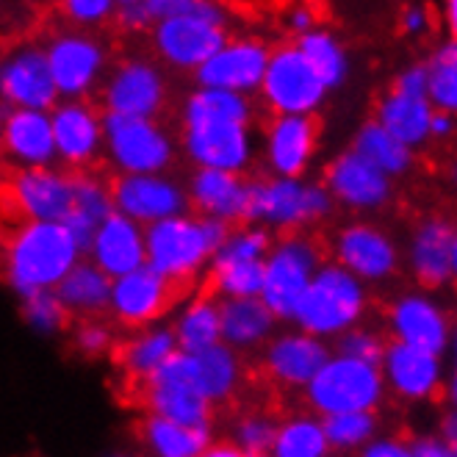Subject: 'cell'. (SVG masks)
I'll return each instance as SVG.
<instances>
[{"label": "cell", "instance_id": "cell-1", "mask_svg": "<svg viewBox=\"0 0 457 457\" xmlns=\"http://www.w3.org/2000/svg\"><path fill=\"white\" fill-rule=\"evenodd\" d=\"M233 225L217 217H195L189 211L172 213L145 228V263L183 286L208 272L211 255L222 247Z\"/></svg>", "mask_w": 457, "mask_h": 457}, {"label": "cell", "instance_id": "cell-2", "mask_svg": "<svg viewBox=\"0 0 457 457\" xmlns=\"http://www.w3.org/2000/svg\"><path fill=\"white\" fill-rule=\"evenodd\" d=\"M84 258L64 222L25 220L12 230L4 250V278L17 297L56 288L59 280Z\"/></svg>", "mask_w": 457, "mask_h": 457}, {"label": "cell", "instance_id": "cell-3", "mask_svg": "<svg viewBox=\"0 0 457 457\" xmlns=\"http://www.w3.org/2000/svg\"><path fill=\"white\" fill-rule=\"evenodd\" d=\"M369 308L366 283L353 272H346L341 263L321 261L297 305L291 311V325L316 338L336 341L341 333L363 321Z\"/></svg>", "mask_w": 457, "mask_h": 457}, {"label": "cell", "instance_id": "cell-4", "mask_svg": "<svg viewBox=\"0 0 457 457\" xmlns=\"http://www.w3.org/2000/svg\"><path fill=\"white\" fill-rule=\"evenodd\" d=\"M308 408L316 416L344 411H378L386 399L380 366L344 353H330L319 371L303 386Z\"/></svg>", "mask_w": 457, "mask_h": 457}, {"label": "cell", "instance_id": "cell-5", "mask_svg": "<svg viewBox=\"0 0 457 457\" xmlns=\"http://www.w3.org/2000/svg\"><path fill=\"white\" fill-rule=\"evenodd\" d=\"M333 197L325 183H308L303 178L250 180L247 222L266 225L269 230H303L333 213Z\"/></svg>", "mask_w": 457, "mask_h": 457}, {"label": "cell", "instance_id": "cell-6", "mask_svg": "<svg viewBox=\"0 0 457 457\" xmlns=\"http://www.w3.org/2000/svg\"><path fill=\"white\" fill-rule=\"evenodd\" d=\"M103 155L117 175L167 172L175 161V139L158 117L103 114Z\"/></svg>", "mask_w": 457, "mask_h": 457}, {"label": "cell", "instance_id": "cell-7", "mask_svg": "<svg viewBox=\"0 0 457 457\" xmlns=\"http://www.w3.org/2000/svg\"><path fill=\"white\" fill-rule=\"evenodd\" d=\"M319 263L321 250L297 230L280 241H272V247L263 255V283L258 297L275 313L278 321L291 319V311L319 269Z\"/></svg>", "mask_w": 457, "mask_h": 457}, {"label": "cell", "instance_id": "cell-8", "mask_svg": "<svg viewBox=\"0 0 457 457\" xmlns=\"http://www.w3.org/2000/svg\"><path fill=\"white\" fill-rule=\"evenodd\" d=\"M180 147L195 167L228 170L245 175L255 158L253 122L228 117L183 120Z\"/></svg>", "mask_w": 457, "mask_h": 457}, {"label": "cell", "instance_id": "cell-9", "mask_svg": "<svg viewBox=\"0 0 457 457\" xmlns=\"http://www.w3.org/2000/svg\"><path fill=\"white\" fill-rule=\"evenodd\" d=\"M258 95L272 114H316L328 100V87L311 70L297 45L269 50Z\"/></svg>", "mask_w": 457, "mask_h": 457}, {"label": "cell", "instance_id": "cell-10", "mask_svg": "<svg viewBox=\"0 0 457 457\" xmlns=\"http://www.w3.org/2000/svg\"><path fill=\"white\" fill-rule=\"evenodd\" d=\"M155 56L172 70L195 72L228 39L225 12L178 14L150 25Z\"/></svg>", "mask_w": 457, "mask_h": 457}, {"label": "cell", "instance_id": "cell-11", "mask_svg": "<svg viewBox=\"0 0 457 457\" xmlns=\"http://www.w3.org/2000/svg\"><path fill=\"white\" fill-rule=\"evenodd\" d=\"M45 59L59 100L89 97L105 75V47L97 37L84 31L56 34L45 47Z\"/></svg>", "mask_w": 457, "mask_h": 457}, {"label": "cell", "instance_id": "cell-12", "mask_svg": "<svg viewBox=\"0 0 457 457\" xmlns=\"http://www.w3.org/2000/svg\"><path fill=\"white\" fill-rule=\"evenodd\" d=\"M178 283L142 263L120 278H112L109 311L117 325L139 330L155 325L161 316L172 311V305L178 303Z\"/></svg>", "mask_w": 457, "mask_h": 457}, {"label": "cell", "instance_id": "cell-13", "mask_svg": "<svg viewBox=\"0 0 457 457\" xmlns=\"http://www.w3.org/2000/svg\"><path fill=\"white\" fill-rule=\"evenodd\" d=\"M167 78L150 59L120 62L100 87V100L105 114L125 117H161L167 109Z\"/></svg>", "mask_w": 457, "mask_h": 457}, {"label": "cell", "instance_id": "cell-14", "mask_svg": "<svg viewBox=\"0 0 457 457\" xmlns=\"http://www.w3.org/2000/svg\"><path fill=\"white\" fill-rule=\"evenodd\" d=\"M114 211L139 225H153L172 213L189 211V195L167 172H130L109 183Z\"/></svg>", "mask_w": 457, "mask_h": 457}, {"label": "cell", "instance_id": "cell-15", "mask_svg": "<svg viewBox=\"0 0 457 457\" xmlns=\"http://www.w3.org/2000/svg\"><path fill=\"white\" fill-rule=\"evenodd\" d=\"M50 114L56 164L70 170H89L103 155V114L87 97L59 100Z\"/></svg>", "mask_w": 457, "mask_h": 457}, {"label": "cell", "instance_id": "cell-16", "mask_svg": "<svg viewBox=\"0 0 457 457\" xmlns=\"http://www.w3.org/2000/svg\"><path fill=\"white\" fill-rule=\"evenodd\" d=\"M444 355L405 341H388L380 361L386 391L405 402L436 399L444 388Z\"/></svg>", "mask_w": 457, "mask_h": 457}, {"label": "cell", "instance_id": "cell-17", "mask_svg": "<svg viewBox=\"0 0 457 457\" xmlns=\"http://www.w3.org/2000/svg\"><path fill=\"white\" fill-rule=\"evenodd\" d=\"M319 147V122L313 114H275L263 128V164L272 175L303 178Z\"/></svg>", "mask_w": 457, "mask_h": 457}, {"label": "cell", "instance_id": "cell-18", "mask_svg": "<svg viewBox=\"0 0 457 457\" xmlns=\"http://www.w3.org/2000/svg\"><path fill=\"white\" fill-rule=\"evenodd\" d=\"M269 62V47L261 39H225L195 70L197 87H217L238 95H258L261 78Z\"/></svg>", "mask_w": 457, "mask_h": 457}, {"label": "cell", "instance_id": "cell-19", "mask_svg": "<svg viewBox=\"0 0 457 457\" xmlns=\"http://www.w3.org/2000/svg\"><path fill=\"white\" fill-rule=\"evenodd\" d=\"M0 100L9 109H39L50 112L59 103L45 50L37 45L14 47L0 59Z\"/></svg>", "mask_w": 457, "mask_h": 457}, {"label": "cell", "instance_id": "cell-20", "mask_svg": "<svg viewBox=\"0 0 457 457\" xmlns=\"http://www.w3.org/2000/svg\"><path fill=\"white\" fill-rule=\"evenodd\" d=\"M333 255L336 263L363 283H386L399 269V247L394 238L369 222L341 228L333 241Z\"/></svg>", "mask_w": 457, "mask_h": 457}, {"label": "cell", "instance_id": "cell-21", "mask_svg": "<svg viewBox=\"0 0 457 457\" xmlns=\"http://www.w3.org/2000/svg\"><path fill=\"white\" fill-rule=\"evenodd\" d=\"M325 189L349 211H378L394 195V178L349 147L325 170Z\"/></svg>", "mask_w": 457, "mask_h": 457}, {"label": "cell", "instance_id": "cell-22", "mask_svg": "<svg viewBox=\"0 0 457 457\" xmlns=\"http://www.w3.org/2000/svg\"><path fill=\"white\" fill-rule=\"evenodd\" d=\"M9 203L22 222H62L72 208V175L56 170V164L17 170L9 183Z\"/></svg>", "mask_w": 457, "mask_h": 457}, {"label": "cell", "instance_id": "cell-23", "mask_svg": "<svg viewBox=\"0 0 457 457\" xmlns=\"http://www.w3.org/2000/svg\"><path fill=\"white\" fill-rule=\"evenodd\" d=\"M175 353L142 383L147 413L164 416L170 421L189 424V427H213L211 424L213 421V405L208 399H203L189 386V380L180 374V369L175 363Z\"/></svg>", "mask_w": 457, "mask_h": 457}, {"label": "cell", "instance_id": "cell-24", "mask_svg": "<svg viewBox=\"0 0 457 457\" xmlns=\"http://www.w3.org/2000/svg\"><path fill=\"white\" fill-rule=\"evenodd\" d=\"M330 355V346L325 338H316L300 328L272 333L263 344V369L269 380H275L283 388L303 391V386L319 371Z\"/></svg>", "mask_w": 457, "mask_h": 457}, {"label": "cell", "instance_id": "cell-25", "mask_svg": "<svg viewBox=\"0 0 457 457\" xmlns=\"http://www.w3.org/2000/svg\"><path fill=\"white\" fill-rule=\"evenodd\" d=\"M408 263L413 278L429 288H446L457 275V230L444 217L424 220L408 245Z\"/></svg>", "mask_w": 457, "mask_h": 457}, {"label": "cell", "instance_id": "cell-26", "mask_svg": "<svg viewBox=\"0 0 457 457\" xmlns=\"http://www.w3.org/2000/svg\"><path fill=\"white\" fill-rule=\"evenodd\" d=\"M388 330L394 341L421 346L427 353L444 355L452 344L449 313L429 294H405L388 308Z\"/></svg>", "mask_w": 457, "mask_h": 457}, {"label": "cell", "instance_id": "cell-27", "mask_svg": "<svg viewBox=\"0 0 457 457\" xmlns=\"http://www.w3.org/2000/svg\"><path fill=\"white\" fill-rule=\"evenodd\" d=\"M0 153L17 170L56 164L50 114L39 109H9L0 120Z\"/></svg>", "mask_w": 457, "mask_h": 457}, {"label": "cell", "instance_id": "cell-28", "mask_svg": "<svg viewBox=\"0 0 457 457\" xmlns=\"http://www.w3.org/2000/svg\"><path fill=\"white\" fill-rule=\"evenodd\" d=\"M175 363L180 374L189 386L208 399L213 408L222 405V402L233 399L238 386H241V361L238 353L228 344H213L197 353H175Z\"/></svg>", "mask_w": 457, "mask_h": 457}, {"label": "cell", "instance_id": "cell-29", "mask_svg": "<svg viewBox=\"0 0 457 457\" xmlns=\"http://www.w3.org/2000/svg\"><path fill=\"white\" fill-rule=\"evenodd\" d=\"M87 258L109 278H120L145 263V225L133 222L120 211L103 217L92 233Z\"/></svg>", "mask_w": 457, "mask_h": 457}, {"label": "cell", "instance_id": "cell-30", "mask_svg": "<svg viewBox=\"0 0 457 457\" xmlns=\"http://www.w3.org/2000/svg\"><path fill=\"white\" fill-rule=\"evenodd\" d=\"M186 195H189V208L200 211L203 217H217L228 225L247 222L250 180H245L241 172L197 167Z\"/></svg>", "mask_w": 457, "mask_h": 457}, {"label": "cell", "instance_id": "cell-31", "mask_svg": "<svg viewBox=\"0 0 457 457\" xmlns=\"http://www.w3.org/2000/svg\"><path fill=\"white\" fill-rule=\"evenodd\" d=\"M220 303V338L236 353H250L269 341L278 319L261 297H222Z\"/></svg>", "mask_w": 457, "mask_h": 457}, {"label": "cell", "instance_id": "cell-32", "mask_svg": "<svg viewBox=\"0 0 457 457\" xmlns=\"http://www.w3.org/2000/svg\"><path fill=\"white\" fill-rule=\"evenodd\" d=\"M53 291L59 294V300L64 303L70 316H100L103 311H109L112 278L84 255Z\"/></svg>", "mask_w": 457, "mask_h": 457}, {"label": "cell", "instance_id": "cell-33", "mask_svg": "<svg viewBox=\"0 0 457 457\" xmlns=\"http://www.w3.org/2000/svg\"><path fill=\"white\" fill-rule=\"evenodd\" d=\"M142 441L155 457H205L213 444V427H189L164 416L147 413Z\"/></svg>", "mask_w": 457, "mask_h": 457}, {"label": "cell", "instance_id": "cell-34", "mask_svg": "<svg viewBox=\"0 0 457 457\" xmlns=\"http://www.w3.org/2000/svg\"><path fill=\"white\" fill-rule=\"evenodd\" d=\"M429 114H433V105H429L427 97H408V95H399L391 89L388 95L380 97L374 120H378L402 145L416 150L429 142L427 139Z\"/></svg>", "mask_w": 457, "mask_h": 457}, {"label": "cell", "instance_id": "cell-35", "mask_svg": "<svg viewBox=\"0 0 457 457\" xmlns=\"http://www.w3.org/2000/svg\"><path fill=\"white\" fill-rule=\"evenodd\" d=\"M178 349L172 328L164 325H147L139 328V333L128 338L120 349V369L125 371V378L133 383H145L150 374L164 363Z\"/></svg>", "mask_w": 457, "mask_h": 457}, {"label": "cell", "instance_id": "cell-36", "mask_svg": "<svg viewBox=\"0 0 457 457\" xmlns=\"http://www.w3.org/2000/svg\"><path fill=\"white\" fill-rule=\"evenodd\" d=\"M353 150L358 155H363L366 161H371L374 167L383 170L394 180L408 175L413 167V150L408 145H402L396 137H391L378 120L361 125V130L353 139Z\"/></svg>", "mask_w": 457, "mask_h": 457}, {"label": "cell", "instance_id": "cell-37", "mask_svg": "<svg viewBox=\"0 0 457 457\" xmlns=\"http://www.w3.org/2000/svg\"><path fill=\"white\" fill-rule=\"evenodd\" d=\"M300 53L305 56V62L311 64V70L319 75L321 84L328 87V92L341 89L349 78V56L341 45V39L325 29H311L308 34H300L297 42Z\"/></svg>", "mask_w": 457, "mask_h": 457}, {"label": "cell", "instance_id": "cell-38", "mask_svg": "<svg viewBox=\"0 0 457 457\" xmlns=\"http://www.w3.org/2000/svg\"><path fill=\"white\" fill-rule=\"evenodd\" d=\"M175 344L180 353H197V349L220 344V303L217 297H197L186 305L175 325Z\"/></svg>", "mask_w": 457, "mask_h": 457}, {"label": "cell", "instance_id": "cell-39", "mask_svg": "<svg viewBox=\"0 0 457 457\" xmlns=\"http://www.w3.org/2000/svg\"><path fill=\"white\" fill-rule=\"evenodd\" d=\"M275 457H325L330 454L321 416L300 413L286 421H278V436L272 446Z\"/></svg>", "mask_w": 457, "mask_h": 457}, {"label": "cell", "instance_id": "cell-40", "mask_svg": "<svg viewBox=\"0 0 457 457\" xmlns=\"http://www.w3.org/2000/svg\"><path fill=\"white\" fill-rule=\"evenodd\" d=\"M325 427V438L330 452L336 454H361V449L378 436L380 421L374 411H344L321 416Z\"/></svg>", "mask_w": 457, "mask_h": 457}, {"label": "cell", "instance_id": "cell-41", "mask_svg": "<svg viewBox=\"0 0 457 457\" xmlns=\"http://www.w3.org/2000/svg\"><path fill=\"white\" fill-rule=\"evenodd\" d=\"M427 67V100L438 112H457V45L446 39L424 62Z\"/></svg>", "mask_w": 457, "mask_h": 457}, {"label": "cell", "instance_id": "cell-42", "mask_svg": "<svg viewBox=\"0 0 457 457\" xmlns=\"http://www.w3.org/2000/svg\"><path fill=\"white\" fill-rule=\"evenodd\" d=\"M213 297H258L263 283V258L261 261H230L208 266Z\"/></svg>", "mask_w": 457, "mask_h": 457}, {"label": "cell", "instance_id": "cell-43", "mask_svg": "<svg viewBox=\"0 0 457 457\" xmlns=\"http://www.w3.org/2000/svg\"><path fill=\"white\" fill-rule=\"evenodd\" d=\"M22 300V321L29 325L37 336L53 338L67 330L70 325V311L64 308V303L59 300V294L53 288H42V291H31L25 294Z\"/></svg>", "mask_w": 457, "mask_h": 457}, {"label": "cell", "instance_id": "cell-44", "mask_svg": "<svg viewBox=\"0 0 457 457\" xmlns=\"http://www.w3.org/2000/svg\"><path fill=\"white\" fill-rule=\"evenodd\" d=\"M80 217H87L92 222H100L103 217H109L114 211L112 205V189L109 183L84 172V170H75L72 172V208Z\"/></svg>", "mask_w": 457, "mask_h": 457}, {"label": "cell", "instance_id": "cell-45", "mask_svg": "<svg viewBox=\"0 0 457 457\" xmlns=\"http://www.w3.org/2000/svg\"><path fill=\"white\" fill-rule=\"evenodd\" d=\"M278 436V419L269 413H247L233 427V444L241 457H266L272 454Z\"/></svg>", "mask_w": 457, "mask_h": 457}, {"label": "cell", "instance_id": "cell-46", "mask_svg": "<svg viewBox=\"0 0 457 457\" xmlns=\"http://www.w3.org/2000/svg\"><path fill=\"white\" fill-rule=\"evenodd\" d=\"M336 341H338V349H336V353L353 355V358L366 361V363H374V366H380L383 353H386V344H388L380 333L366 330V328H361V325L349 328V330L341 333Z\"/></svg>", "mask_w": 457, "mask_h": 457}, {"label": "cell", "instance_id": "cell-47", "mask_svg": "<svg viewBox=\"0 0 457 457\" xmlns=\"http://www.w3.org/2000/svg\"><path fill=\"white\" fill-rule=\"evenodd\" d=\"M72 341H75V349L84 358H100L105 353H112V346H114V330L105 325V321H100L97 316H87L75 328Z\"/></svg>", "mask_w": 457, "mask_h": 457}, {"label": "cell", "instance_id": "cell-48", "mask_svg": "<svg viewBox=\"0 0 457 457\" xmlns=\"http://www.w3.org/2000/svg\"><path fill=\"white\" fill-rule=\"evenodd\" d=\"M59 9L80 29H97V25L114 20L117 0H59Z\"/></svg>", "mask_w": 457, "mask_h": 457}, {"label": "cell", "instance_id": "cell-49", "mask_svg": "<svg viewBox=\"0 0 457 457\" xmlns=\"http://www.w3.org/2000/svg\"><path fill=\"white\" fill-rule=\"evenodd\" d=\"M153 22L178 17V14H213L222 12L217 0H142Z\"/></svg>", "mask_w": 457, "mask_h": 457}, {"label": "cell", "instance_id": "cell-50", "mask_svg": "<svg viewBox=\"0 0 457 457\" xmlns=\"http://www.w3.org/2000/svg\"><path fill=\"white\" fill-rule=\"evenodd\" d=\"M394 92L408 95V97H427V67L411 64L394 78Z\"/></svg>", "mask_w": 457, "mask_h": 457}, {"label": "cell", "instance_id": "cell-51", "mask_svg": "<svg viewBox=\"0 0 457 457\" xmlns=\"http://www.w3.org/2000/svg\"><path fill=\"white\" fill-rule=\"evenodd\" d=\"M454 452L457 446H452L449 441L433 433H421L408 441V457H452Z\"/></svg>", "mask_w": 457, "mask_h": 457}, {"label": "cell", "instance_id": "cell-52", "mask_svg": "<svg viewBox=\"0 0 457 457\" xmlns=\"http://www.w3.org/2000/svg\"><path fill=\"white\" fill-rule=\"evenodd\" d=\"M363 457H408V441L394 436H374L363 449Z\"/></svg>", "mask_w": 457, "mask_h": 457}, {"label": "cell", "instance_id": "cell-53", "mask_svg": "<svg viewBox=\"0 0 457 457\" xmlns=\"http://www.w3.org/2000/svg\"><path fill=\"white\" fill-rule=\"evenodd\" d=\"M452 137H454V114L433 109V114H429L427 139L429 142H449Z\"/></svg>", "mask_w": 457, "mask_h": 457}, {"label": "cell", "instance_id": "cell-54", "mask_svg": "<svg viewBox=\"0 0 457 457\" xmlns=\"http://www.w3.org/2000/svg\"><path fill=\"white\" fill-rule=\"evenodd\" d=\"M399 25L408 37H421L429 29V12L424 6H408L399 17Z\"/></svg>", "mask_w": 457, "mask_h": 457}, {"label": "cell", "instance_id": "cell-55", "mask_svg": "<svg viewBox=\"0 0 457 457\" xmlns=\"http://www.w3.org/2000/svg\"><path fill=\"white\" fill-rule=\"evenodd\" d=\"M286 25H288V31L294 34H308L311 29H316V12L311 6H294L286 17Z\"/></svg>", "mask_w": 457, "mask_h": 457}, {"label": "cell", "instance_id": "cell-56", "mask_svg": "<svg viewBox=\"0 0 457 457\" xmlns=\"http://www.w3.org/2000/svg\"><path fill=\"white\" fill-rule=\"evenodd\" d=\"M444 441H449L452 446H457V419L454 413H446L444 421H441V433H438Z\"/></svg>", "mask_w": 457, "mask_h": 457}, {"label": "cell", "instance_id": "cell-57", "mask_svg": "<svg viewBox=\"0 0 457 457\" xmlns=\"http://www.w3.org/2000/svg\"><path fill=\"white\" fill-rule=\"evenodd\" d=\"M205 457H241V452L233 441L230 444H211Z\"/></svg>", "mask_w": 457, "mask_h": 457}, {"label": "cell", "instance_id": "cell-58", "mask_svg": "<svg viewBox=\"0 0 457 457\" xmlns=\"http://www.w3.org/2000/svg\"><path fill=\"white\" fill-rule=\"evenodd\" d=\"M444 17H446L449 34H454L457 31V0H444Z\"/></svg>", "mask_w": 457, "mask_h": 457}, {"label": "cell", "instance_id": "cell-59", "mask_svg": "<svg viewBox=\"0 0 457 457\" xmlns=\"http://www.w3.org/2000/svg\"><path fill=\"white\" fill-rule=\"evenodd\" d=\"M128 4H142V0H117V6H128Z\"/></svg>", "mask_w": 457, "mask_h": 457}, {"label": "cell", "instance_id": "cell-60", "mask_svg": "<svg viewBox=\"0 0 457 457\" xmlns=\"http://www.w3.org/2000/svg\"><path fill=\"white\" fill-rule=\"evenodd\" d=\"M0 120H4V114H0Z\"/></svg>", "mask_w": 457, "mask_h": 457}]
</instances>
